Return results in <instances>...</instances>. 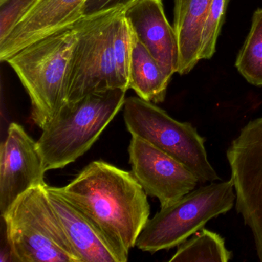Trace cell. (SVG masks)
Segmentation results:
<instances>
[{
	"label": "cell",
	"instance_id": "6da1fadb",
	"mask_svg": "<svg viewBox=\"0 0 262 262\" xmlns=\"http://www.w3.org/2000/svg\"><path fill=\"white\" fill-rule=\"evenodd\" d=\"M53 188L90 221L121 262L128 260L150 215L148 195L132 171L94 161L68 185Z\"/></svg>",
	"mask_w": 262,
	"mask_h": 262
},
{
	"label": "cell",
	"instance_id": "7a4b0ae2",
	"mask_svg": "<svg viewBox=\"0 0 262 262\" xmlns=\"http://www.w3.org/2000/svg\"><path fill=\"white\" fill-rule=\"evenodd\" d=\"M76 24L52 33L15 53L6 62L31 101L33 122L43 130L67 105Z\"/></svg>",
	"mask_w": 262,
	"mask_h": 262
},
{
	"label": "cell",
	"instance_id": "3957f363",
	"mask_svg": "<svg viewBox=\"0 0 262 262\" xmlns=\"http://www.w3.org/2000/svg\"><path fill=\"white\" fill-rule=\"evenodd\" d=\"M126 92H98L64 107L36 141L45 171L63 168L87 152L123 108Z\"/></svg>",
	"mask_w": 262,
	"mask_h": 262
},
{
	"label": "cell",
	"instance_id": "277c9868",
	"mask_svg": "<svg viewBox=\"0 0 262 262\" xmlns=\"http://www.w3.org/2000/svg\"><path fill=\"white\" fill-rule=\"evenodd\" d=\"M47 185L30 188L1 215L12 260L82 262L50 203Z\"/></svg>",
	"mask_w": 262,
	"mask_h": 262
},
{
	"label": "cell",
	"instance_id": "5b68a950",
	"mask_svg": "<svg viewBox=\"0 0 262 262\" xmlns=\"http://www.w3.org/2000/svg\"><path fill=\"white\" fill-rule=\"evenodd\" d=\"M235 199L231 179L192 190L148 219L136 246L151 254L178 247L208 221L230 211Z\"/></svg>",
	"mask_w": 262,
	"mask_h": 262
},
{
	"label": "cell",
	"instance_id": "8992f818",
	"mask_svg": "<svg viewBox=\"0 0 262 262\" xmlns=\"http://www.w3.org/2000/svg\"><path fill=\"white\" fill-rule=\"evenodd\" d=\"M122 8L82 16L76 23L78 39L66 106L98 92L115 89L128 91L118 72L113 46L115 20Z\"/></svg>",
	"mask_w": 262,
	"mask_h": 262
},
{
	"label": "cell",
	"instance_id": "52a82bcc",
	"mask_svg": "<svg viewBox=\"0 0 262 262\" xmlns=\"http://www.w3.org/2000/svg\"><path fill=\"white\" fill-rule=\"evenodd\" d=\"M125 126L138 136L185 165L200 183L221 180L208 159L205 138L189 122L173 119L165 110L140 97L125 99Z\"/></svg>",
	"mask_w": 262,
	"mask_h": 262
},
{
	"label": "cell",
	"instance_id": "ba28073f",
	"mask_svg": "<svg viewBox=\"0 0 262 262\" xmlns=\"http://www.w3.org/2000/svg\"><path fill=\"white\" fill-rule=\"evenodd\" d=\"M235 192V206L254 237L262 262V117L241 129L226 152Z\"/></svg>",
	"mask_w": 262,
	"mask_h": 262
},
{
	"label": "cell",
	"instance_id": "9c48e42d",
	"mask_svg": "<svg viewBox=\"0 0 262 262\" xmlns=\"http://www.w3.org/2000/svg\"><path fill=\"white\" fill-rule=\"evenodd\" d=\"M132 172L147 195L157 198L161 208L172 205L199 183L182 162L138 136L128 146Z\"/></svg>",
	"mask_w": 262,
	"mask_h": 262
},
{
	"label": "cell",
	"instance_id": "30bf717a",
	"mask_svg": "<svg viewBox=\"0 0 262 262\" xmlns=\"http://www.w3.org/2000/svg\"><path fill=\"white\" fill-rule=\"evenodd\" d=\"M43 162L37 142L22 125L10 124L0 148V213L33 187L45 184Z\"/></svg>",
	"mask_w": 262,
	"mask_h": 262
},
{
	"label": "cell",
	"instance_id": "8fae6325",
	"mask_svg": "<svg viewBox=\"0 0 262 262\" xmlns=\"http://www.w3.org/2000/svg\"><path fill=\"white\" fill-rule=\"evenodd\" d=\"M87 0H33L10 34L0 42V60L6 62L35 41L74 25Z\"/></svg>",
	"mask_w": 262,
	"mask_h": 262
},
{
	"label": "cell",
	"instance_id": "7c38bea8",
	"mask_svg": "<svg viewBox=\"0 0 262 262\" xmlns=\"http://www.w3.org/2000/svg\"><path fill=\"white\" fill-rule=\"evenodd\" d=\"M124 14L136 37L171 78L179 69V45L162 0H133L124 8Z\"/></svg>",
	"mask_w": 262,
	"mask_h": 262
},
{
	"label": "cell",
	"instance_id": "4fadbf2b",
	"mask_svg": "<svg viewBox=\"0 0 262 262\" xmlns=\"http://www.w3.org/2000/svg\"><path fill=\"white\" fill-rule=\"evenodd\" d=\"M50 203L82 262H121L90 221L67 199L47 185Z\"/></svg>",
	"mask_w": 262,
	"mask_h": 262
},
{
	"label": "cell",
	"instance_id": "5bb4252c",
	"mask_svg": "<svg viewBox=\"0 0 262 262\" xmlns=\"http://www.w3.org/2000/svg\"><path fill=\"white\" fill-rule=\"evenodd\" d=\"M212 0H174V30L179 45L178 73L188 74L200 61L201 36Z\"/></svg>",
	"mask_w": 262,
	"mask_h": 262
},
{
	"label": "cell",
	"instance_id": "9a60e30c",
	"mask_svg": "<svg viewBox=\"0 0 262 262\" xmlns=\"http://www.w3.org/2000/svg\"><path fill=\"white\" fill-rule=\"evenodd\" d=\"M128 88L141 99L153 103L165 101L171 77L167 76L132 30Z\"/></svg>",
	"mask_w": 262,
	"mask_h": 262
},
{
	"label": "cell",
	"instance_id": "2e32d148",
	"mask_svg": "<svg viewBox=\"0 0 262 262\" xmlns=\"http://www.w3.org/2000/svg\"><path fill=\"white\" fill-rule=\"evenodd\" d=\"M232 253L225 246V239L217 233L202 228L178 246L170 262H228Z\"/></svg>",
	"mask_w": 262,
	"mask_h": 262
},
{
	"label": "cell",
	"instance_id": "e0dca14e",
	"mask_svg": "<svg viewBox=\"0 0 262 262\" xmlns=\"http://www.w3.org/2000/svg\"><path fill=\"white\" fill-rule=\"evenodd\" d=\"M235 66L249 83L262 86V9L253 15L251 30L238 53Z\"/></svg>",
	"mask_w": 262,
	"mask_h": 262
},
{
	"label": "cell",
	"instance_id": "ac0fdd59",
	"mask_svg": "<svg viewBox=\"0 0 262 262\" xmlns=\"http://www.w3.org/2000/svg\"><path fill=\"white\" fill-rule=\"evenodd\" d=\"M228 0H212L204 21L201 36L199 59H209L214 56L216 42L225 20Z\"/></svg>",
	"mask_w": 262,
	"mask_h": 262
},
{
	"label": "cell",
	"instance_id": "d6986e66",
	"mask_svg": "<svg viewBox=\"0 0 262 262\" xmlns=\"http://www.w3.org/2000/svg\"><path fill=\"white\" fill-rule=\"evenodd\" d=\"M33 1L7 0L0 5V42L10 34Z\"/></svg>",
	"mask_w": 262,
	"mask_h": 262
},
{
	"label": "cell",
	"instance_id": "ffe728a7",
	"mask_svg": "<svg viewBox=\"0 0 262 262\" xmlns=\"http://www.w3.org/2000/svg\"><path fill=\"white\" fill-rule=\"evenodd\" d=\"M133 0H87L83 8V16H90L116 8H125Z\"/></svg>",
	"mask_w": 262,
	"mask_h": 262
},
{
	"label": "cell",
	"instance_id": "44dd1931",
	"mask_svg": "<svg viewBox=\"0 0 262 262\" xmlns=\"http://www.w3.org/2000/svg\"><path fill=\"white\" fill-rule=\"evenodd\" d=\"M7 0H0V4H3L5 3Z\"/></svg>",
	"mask_w": 262,
	"mask_h": 262
}]
</instances>
